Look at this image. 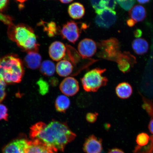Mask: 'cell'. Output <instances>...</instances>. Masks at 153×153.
<instances>
[{
  "instance_id": "1",
  "label": "cell",
  "mask_w": 153,
  "mask_h": 153,
  "mask_svg": "<svg viewBox=\"0 0 153 153\" xmlns=\"http://www.w3.org/2000/svg\"><path fill=\"white\" fill-rule=\"evenodd\" d=\"M30 134L32 140L43 143L53 153L64 152L66 145L76 136L66 122L55 120L48 124L37 122L30 127Z\"/></svg>"
},
{
  "instance_id": "2",
  "label": "cell",
  "mask_w": 153,
  "mask_h": 153,
  "mask_svg": "<svg viewBox=\"0 0 153 153\" xmlns=\"http://www.w3.org/2000/svg\"><path fill=\"white\" fill-rule=\"evenodd\" d=\"M10 38L16 42L24 50L38 51L39 45L37 43V37L31 28L24 25L16 26H10L8 31Z\"/></svg>"
},
{
  "instance_id": "3",
  "label": "cell",
  "mask_w": 153,
  "mask_h": 153,
  "mask_svg": "<svg viewBox=\"0 0 153 153\" xmlns=\"http://www.w3.org/2000/svg\"><path fill=\"white\" fill-rule=\"evenodd\" d=\"M24 74L22 62L18 57L7 55L0 58V75L7 83H19Z\"/></svg>"
},
{
  "instance_id": "4",
  "label": "cell",
  "mask_w": 153,
  "mask_h": 153,
  "mask_svg": "<svg viewBox=\"0 0 153 153\" xmlns=\"http://www.w3.org/2000/svg\"><path fill=\"white\" fill-rule=\"evenodd\" d=\"M106 71L105 68H97L86 73L81 79L84 89L88 92H94L106 85L108 79L103 76Z\"/></svg>"
},
{
  "instance_id": "5",
  "label": "cell",
  "mask_w": 153,
  "mask_h": 153,
  "mask_svg": "<svg viewBox=\"0 0 153 153\" xmlns=\"http://www.w3.org/2000/svg\"><path fill=\"white\" fill-rule=\"evenodd\" d=\"M97 45L100 50L98 56L105 60L116 62L122 53L119 42L116 38L100 41Z\"/></svg>"
},
{
  "instance_id": "6",
  "label": "cell",
  "mask_w": 153,
  "mask_h": 153,
  "mask_svg": "<svg viewBox=\"0 0 153 153\" xmlns=\"http://www.w3.org/2000/svg\"><path fill=\"white\" fill-rule=\"evenodd\" d=\"M82 28V27L80 28L77 23L70 21L63 26L61 33L63 38L74 43L79 38Z\"/></svg>"
},
{
  "instance_id": "7",
  "label": "cell",
  "mask_w": 153,
  "mask_h": 153,
  "mask_svg": "<svg viewBox=\"0 0 153 153\" xmlns=\"http://www.w3.org/2000/svg\"><path fill=\"white\" fill-rule=\"evenodd\" d=\"M117 17L114 10L106 9L97 14L95 19V23L99 27L109 28L115 23Z\"/></svg>"
},
{
  "instance_id": "8",
  "label": "cell",
  "mask_w": 153,
  "mask_h": 153,
  "mask_svg": "<svg viewBox=\"0 0 153 153\" xmlns=\"http://www.w3.org/2000/svg\"><path fill=\"white\" fill-rule=\"evenodd\" d=\"M78 51L83 58H90L97 52L96 43L92 39L85 38L82 40L78 45Z\"/></svg>"
},
{
  "instance_id": "9",
  "label": "cell",
  "mask_w": 153,
  "mask_h": 153,
  "mask_svg": "<svg viewBox=\"0 0 153 153\" xmlns=\"http://www.w3.org/2000/svg\"><path fill=\"white\" fill-rule=\"evenodd\" d=\"M60 89L65 95L73 96L79 91V84L75 78L70 76L63 80L60 84Z\"/></svg>"
},
{
  "instance_id": "10",
  "label": "cell",
  "mask_w": 153,
  "mask_h": 153,
  "mask_svg": "<svg viewBox=\"0 0 153 153\" xmlns=\"http://www.w3.org/2000/svg\"><path fill=\"white\" fill-rule=\"evenodd\" d=\"M83 150L85 153H101L102 150V139L94 135L90 136L85 139Z\"/></svg>"
},
{
  "instance_id": "11",
  "label": "cell",
  "mask_w": 153,
  "mask_h": 153,
  "mask_svg": "<svg viewBox=\"0 0 153 153\" xmlns=\"http://www.w3.org/2000/svg\"><path fill=\"white\" fill-rule=\"evenodd\" d=\"M120 70L124 73L129 72L136 63L135 57L129 52L122 53L117 61Z\"/></svg>"
},
{
  "instance_id": "12",
  "label": "cell",
  "mask_w": 153,
  "mask_h": 153,
  "mask_svg": "<svg viewBox=\"0 0 153 153\" xmlns=\"http://www.w3.org/2000/svg\"><path fill=\"white\" fill-rule=\"evenodd\" d=\"M28 141L24 139L16 140L5 146L3 153H26Z\"/></svg>"
},
{
  "instance_id": "13",
  "label": "cell",
  "mask_w": 153,
  "mask_h": 153,
  "mask_svg": "<svg viewBox=\"0 0 153 153\" xmlns=\"http://www.w3.org/2000/svg\"><path fill=\"white\" fill-rule=\"evenodd\" d=\"M66 50L65 46L62 43L59 41L53 42L49 48V56L53 60L60 61L65 55Z\"/></svg>"
},
{
  "instance_id": "14",
  "label": "cell",
  "mask_w": 153,
  "mask_h": 153,
  "mask_svg": "<svg viewBox=\"0 0 153 153\" xmlns=\"http://www.w3.org/2000/svg\"><path fill=\"white\" fill-rule=\"evenodd\" d=\"M42 57L37 51H30L25 57L24 63L27 68L32 70L39 68L41 64Z\"/></svg>"
},
{
  "instance_id": "15",
  "label": "cell",
  "mask_w": 153,
  "mask_h": 153,
  "mask_svg": "<svg viewBox=\"0 0 153 153\" xmlns=\"http://www.w3.org/2000/svg\"><path fill=\"white\" fill-rule=\"evenodd\" d=\"M91 3L97 14L105 10H114L117 4L116 0H91Z\"/></svg>"
},
{
  "instance_id": "16",
  "label": "cell",
  "mask_w": 153,
  "mask_h": 153,
  "mask_svg": "<svg viewBox=\"0 0 153 153\" xmlns=\"http://www.w3.org/2000/svg\"><path fill=\"white\" fill-rule=\"evenodd\" d=\"M26 153H53L43 143L37 140H32L28 141Z\"/></svg>"
},
{
  "instance_id": "17",
  "label": "cell",
  "mask_w": 153,
  "mask_h": 153,
  "mask_svg": "<svg viewBox=\"0 0 153 153\" xmlns=\"http://www.w3.org/2000/svg\"><path fill=\"white\" fill-rule=\"evenodd\" d=\"M129 15L131 19L137 23L144 20L146 16V11L142 6L136 5L130 10Z\"/></svg>"
},
{
  "instance_id": "18",
  "label": "cell",
  "mask_w": 153,
  "mask_h": 153,
  "mask_svg": "<svg viewBox=\"0 0 153 153\" xmlns=\"http://www.w3.org/2000/svg\"><path fill=\"white\" fill-rule=\"evenodd\" d=\"M116 92L117 95L120 98L127 99L131 97L132 94V88L127 82H122L117 86Z\"/></svg>"
},
{
  "instance_id": "19",
  "label": "cell",
  "mask_w": 153,
  "mask_h": 153,
  "mask_svg": "<svg viewBox=\"0 0 153 153\" xmlns=\"http://www.w3.org/2000/svg\"><path fill=\"white\" fill-rule=\"evenodd\" d=\"M73 68L71 63L67 60H63L57 63L56 70L59 76H67L72 74Z\"/></svg>"
},
{
  "instance_id": "20",
  "label": "cell",
  "mask_w": 153,
  "mask_h": 153,
  "mask_svg": "<svg viewBox=\"0 0 153 153\" xmlns=\"http://www.w3.org/2000/svg\"><path fill=\"white\" fill-rule=\"evenodd\" d=\"M68 13L71 18L79 19L85 14V10L83 5L79 3H74L71 4L68 8Z\"/></svg>"
},
{
  "instance_id": "21",
  "label": "cell",
  "mask_w": 153,
  "mask_h": 153,
  "mask_svg": "<svg viewBox=\"0 0 153 153\" xmlns=\"http://www.w3.org/2000/svg\"><path fill=\"white\" fill-rule=\"evenodd\" d=\"M132 47L136 53L142 55L148 52L149 45L146 40L143 38H138L134 40L132 44Z\"/></svg>"
},
{
  "instance_id": "22",
  "label": "cell",
  "mask_w": 153,
  "mask_h": 153,
  "mask_svg": "<svg viewBox=\"0 0 153 153\" xmlns=\"http://www.w3.org/2000/svg\"><path fill=\"white\" fill-rule=\"evenodd\" d=\"M55 105L57 112L65 113L69 108L70 101L66 96L62 95H59L55 100Z\"/></svg>"
},
{
  "instance_id": "23",
  "label": "cell",
  "mask_w": 153,
  "mask_h": 153,
  "mask_svg": "<svg viewBox=\"0 0 153 153\" xmlns=\"http://www.w3.org/2000/svg\"><path fill=\"white\" fill-rule=\"evenodd\" d=\"M56 67L52 62L49 60L43 61L40 67V71L44 76H53L55 73Z\"/></svg>"
},
{
  "instance_id": "24",
  "label": "cell",
  "mask_w": 153,
  "mask_h": 153,
  "mask_svg": "<svg viewBox=\"0 0 153 153\" xmlns=\"http://www.w3.org/2000/svg\"><path fill=\"white\" fill-rule=\"evenodd\" d=\"M133 153H153V142L150 137L148 144L143 146L137 145L134 150Z\"/></svg>"
},
{
  "instance_id": "25",
  "label": "cell",
  "mask_w": 153,
  "mask_h": 153,
  "mask_svg": "<svg viewBox=\"0 0 153 153\" xmlns=\"http://www.w3.org/2000/svg\"><path fill=\"white\" fill-rule=\"evenodd\" d=\"M44 30L50 37H53L57 33L58 28L55 23L53 22L44 25Z\"/></svg>"
},
{
  "instance_id": "26",
  "label": "cell",
  "mask_w": 153,
  "mask_h": 153,
  "mask_svg": "<svg viewBox=\"0 0 153 153\" xmlns=\"http://www.w3.org/2000/svg\"><path fill=\"white\" fill-rule=\"evenodd\" d=\"M37 84L38 87V91L40 94L44 95L48 93L49 86L48 83L45 80L42 78H40L37 81Z\"/></svg>"
},
{
  "instance_id": "27",
  "label": "cell",
  "mask_w": 153,
  "mask_h": 153,
  "mask_svg": "<svg viewBox=\"0 0 153 153\" xmlns=\"http://www.w3.org/2000/svg\"><path fill=\"white\" fill-rule=\"evenodd\" d=\"M150 140V137L148 134L142 133L139 134L136 139V142L139 146H143L148 144Z\"/></svg>"
},
{
  "instance_id": "28",
  "label": "cell",
  "mask_w": 153,
  "mask_h": 153,
  "mask_svg": "<svg viewBox=\"0 0 153 153\" xmlns=\"http://www.w3.org/2000/svg\"><path fill=\"white\" fill-rule=\"evenodd\" d=\"M143 108L146 111L151 118H153V102L145 97H143Z\"/></svg>"
},
{
  "instance_id": "29",
  "label": "cell",
  "mask_w": 153,
  "mask_h": 153,
  "mask_svg": "<svg viewBox=\"0 0 153 153\" xmlns=\"http://www.w3.org/2000/svg\"><path fill=\"white\" fill-rule=\"evenodd\" d=\"M117 3L126 11L130 10L135 4V0H116Z\"/></svg>"
},
{
  "instance_id": "30",
  "label": "cell",
  "mask_w": 153,
  "mask_h": 153,
  "mask_svg": "<svg viewBox=\"0 0 153 153\" xmlns=\"http://www.w3.org/2000/svg\"><path fill=\"white\" fill-rule=\"evenodd\" d=\"M8 110L4 105L0 104V120H8Z\"/></svg>"
},
{
  "instance_id": "31",
  "label": "cell",
  "mask_w": 153,
  "mask_h": 153,
  "mask_svg": "<svg viewBox=\"0 0 153 153\" xmlns=\"http://www.w3.org/2000/svg\"><path fill=\"white\" fill-rule=\"evenodd\" d=\"M98 114L97 113H88L86 116L87 121L90 123H94L96 121Z\"/></svg>"
},
{
  "instance_id": "32",
  "label": "cell",
  "mask_w": 153,
  "mask_h": 153,
  "mask_svg": "<svg viewBox=\"0 0 153 153\" xmlns=\"http://www.w3.org/2000/svg\"><path fill=\"white\" fill-rule=\"evenodd\" d=\"M6 83L5 81L0 84V103L2 102L6 97Z\"/></svg>"
},
{
  "instance_id": "33",
  "label": "cell",
  "mask_w": 153,
  "mask_h": 153,
  "mask_svg": "<svg viewBox=\"0 0 153 153\" xmlns=\"http://www.w3.org/2000/svg\"><path fill=\"white\" fill-rule=\"evenodd\" d=\"M0 21L3 22L4 23L8 25L9 26L13 25L12 20L10 17L4 15L0 13Z\"/></svg>"
},
{
  "instance_id": "34",
  "label": "cell",
  "mask_w": 153,
  "mask_h": 153,
  "mask_svg": "<svg viewBox=\"0 0 153 153\" xmlns=\"http://www.w3.org/2000/svg\"><path fill=\"white\" fill-rule=\"evenodd\" d=\"M108 153H125L123 151L118 148H114L111 149Z\"/></svg>"
},
{
  "instance_id": "35",
  "label": "cell",
  "mask_w": 153,
  "mask_h": 153,
  "mask_svg": "<svg viewBox=\"0 0 153 153\" xmlns=\"http://www.w3.org/2000/svg\"><path fill=\"white\" fill-rule=\"evenodd\" d=\"M50 83L51 85L53 86H56L58 83V80L56 78H51L50 80Z\"/></svg>"
},
{
  "instance_id": "36",
  "label": "cell",
  "mask_w": 153,
  "mask_h": 153,
  "mask_svg": "<svg viewBox=\"0 0 153 153\" xmlns=\"http://www.w3.org/2000/svg\"><path fill=\"white\" fill-rule=\"evenodd\" d=\"M127 24L129 26V27H133L135 25L136 22L132 20L131 19H129L127 21Z\"/></svg>"
},
{
  "instance_id": "37",
  "label": "cell",
  "mask_w": 153,
  "mask_h": 153,
  "mask_svg": "<svg viewBox=\"0 0 153 153\" xmlns=\"http://www.w3.org/2000/svg\"><path fill=\"white\" fill-rule=\"evenodd\" d=\"M149 131L153 134V118L151 120L148 126Z\"/></svg>"
},
{
  "instance_id": "38",
  "label": "cell",
  "mask_w": 153,
  "mask_h": 153,
  "mask_svg": "<svg viewBox=\"0 0 153 153\" xmlns=\"http://www.w3.org/2000/svg\"><path fill=\"white\" fill-rule=\"evenodd\" d=\"M7 1V0H0V10L4 8Z\"/></svg>"
},
{
  "instance_id": "39",
  "label": "cell",
  "mask_w": 153,
  "mask_h": 153,
  "mask_svg": "<svg viewBox=\"0 0 153 153\" xmlns=\"http://www.w3.org/2000/svg\"><path fill=\"white\" fill-rule=\"evenodd\" d=\"M142 34V32L140 30H136L134 32V35L135 37H140Z\"/></svg>"
},
{
  "instance_id": "40",
  "label": "cell",
  "mask_w": 153,
  "mask_h": 153,
  "mask_svg": "<svg viewBox=\"0 0 153 153\" xmlns=\"http://www.w3.org/2000/svg\"><path fill=\"white\" fill-rule=\"evenodd\" d=\"M137 1L140 3L141 4H145L149 2L150 0H137Z\"/></svg>"
},
{
  "instance_id": "41",
  "label": "cell",
  "mask_w": 153,
  "mask_h": 153,
  "mask_svg": "<svg viewBox=\"0 0 153 153\" xmlns=\"http://www.w3.org/2000/svg\"><path fill=\"white\" fill-rule=\"evenodd\" d=\"M61 2L63 3H68L71 2L73 0H60Z\"/></svg>"
},
{
  "instance_id": "42",
  "label": "cell",
  "mask_w": 153,
  "mask_h": 153,
  "mask_svg": "<svg viewBox=\"0 0 153 153\" xmlns=\"http://www.w3.org/2000/svg\"><path fill=\"white\" fill-rule=\"evenodd\" d=\"M4 81V80L3 78L2 77V76L1 75H0V84L2 82H3Z\"/></svg>"
},
{
  "instance_id": "43",
  "label": "cell",
  "mask_w": 153,
  "mask_h": 153,
  "mask_svg": "<svg viewBox=\"0 0 153 153\" xmlns=\"http://www.w3.org/2000/svg\"><path fill=\"white\" fill-rule=\"evenodd\" d=\"M18 1L20 2L21 3H23L24 1H26V0H17Z\"/></svg>"
},
{
  "instance_id": "44",
  "label": "cell",
  "mask_w": 153,
  "mask_h": 153,
  "mask_svg": "<svg viewBox=\"0 0 153 153\" xmlns=\"http://www.w3.org/2000/svg\"><path fill=\"white\" fill-rule=\"evenodd\" d=\"M150 138L152 140L153 142V135H152L150 137Z\"/></svg>"
}]
</instances>
